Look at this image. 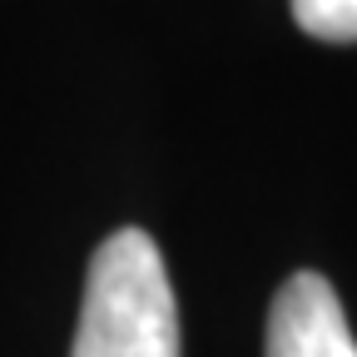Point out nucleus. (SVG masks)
Wrapping results in <instances>:
<instances>
[{
    "label": "nucleus",
    "mask_w": 357,
    "mask_h": 357,
    "mask_svg": "<svg viewBox=\"0 0 357 357\" xmlns=\"http://www.w3.org/2000/svg\"><path fill=\"white\" fill-rule=\"evenodd\" d=\"M70 357H184L174 283L144 229H119L95 248Z\"/></svg>",
    "instance_id": "f257e3e1"
},
{
    "label": "nucleus",
    "mask_w": 357,
    "mask_h": 357,
    "mask_svg": "<svg viewBox=\"0 0 357 357\" xmlns=\"http://www.w3.org/2000/svg\"><path fill=\"white\" fill-rule=\"evenodd\" d=\"M263 357H357L347 312L323 273L303 268L273 293Z\"/></svg>",
    "instance_id": "f03ea898"
},
{
    "label": "nucleus",
    "mask_w": 357,
    "mask_h": 357,
    "mask_svg": "<svg viewBox=\"0 0 357 357\" xmlns=\"http://www.w3.org/2000/svg\"><path fill=\"white\" fill-rule=\"evenodd\" d=\"M293 20L312 40L347 45L357 40V0H293Z\"/></svg>",
    "instance_id": "7ed1b4c3"
}]
</instances>
